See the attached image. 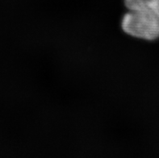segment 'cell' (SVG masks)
<instances>
[{"label":"cell","mask_w":159,"mask_h":158,"mask_svg":"<svg viewBox=\"0 0 159 158\" xmlns=\"http://www.w3.org/2000/svg\"><path fill=\"white\" fill-rule=\"evenodd\" d=\"M120 29L130 38L143 42L159 39V0H123Z\"/></svg>","instance_id":"obj_1"}]
</instances>
